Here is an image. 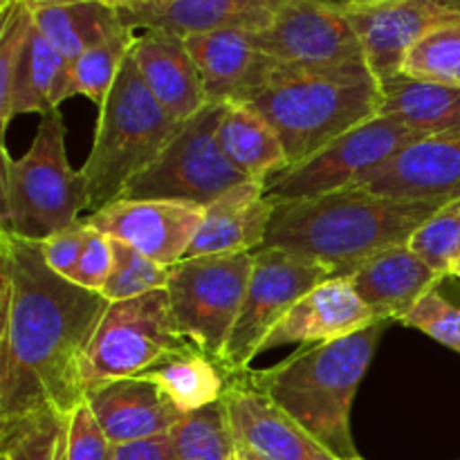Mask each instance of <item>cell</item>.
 Wrapping results in <instances>:
<instances>
[{"instance_id":"40","label":"cell","mask_w":460,"mask_h":460,"mask_svg":"<svg viewBox=\"0 0 460 460\" xmlns=\"http://www.w3.org/2000/svg\"><path fill=\"white\" fill-rule=\"evenodd\" d=\"M314 3H322L326 7H335L340 12H355V9L373 7V4L389 3V0H314Z\"/></svg>"},{"instance_id":"8","label":"cell","mask_w":460,"mask_h":460,"mask_svg":"<svg viewBox=\"0 0 460 460\" xmlns=\"http://www.w3.org/2000/svg\"><path fill=\"white\" fill-rule=\"evenodd\" d=\"M225 106L227 103H209L184 121L173 142L124 189L119 200H173L209 207L247 182L218 144Z\"/></svg>"},{"instance_id":"41","label":"cell","mask_w":460,"mask_h":460,"mask_svg":"<svg viewBox=\"0 0 460 460\" xmlns=\"http://www.w3.org/2000/svg\"><path fill=\"white\" fill-rule=\"evenodd\" d=\"M106 3L121 7V4H144V3H164V0H106Z\"/></svg>"},{"instance_id":"20","label":"cell","mask_w":460,"mask_h":460,"mask_svg":"<svg viewBox=\"0 0 460 460\" xmlns=\"http://www.w3.org/2000/svg\"><path fill=\"white\" fill-rule=\"evenodd\" d=\"M111 445L169 434L184 418L173 400L144 376L108 382L85 394Z\"/></svg>"},{"instance_id":"22","label":"cell","mask_w":460,"mask_h":460,"mask_svg":"<svg viewBox=\"0 0 460 460\" xmlns=\"http://www.w3.org/2000/svg\"><path fill=\"white\" fill-rule=\"evenodd\" d=\"M272 216L274 202L265 196L263 182L247 180L205 207V218L184 259L259 252Z\"/></svg>"},{"instance_id":"32","label":"cell","mask_w":460,"mask_h":460,"mask_svg":"<svg viewBox=\"0 0 460 460\" xmlns=\"http://www.w3.org/2000/svg\"><path fill=\"white\" fill-rule=\"evenodd\" d=\"M400 75L431 84L460 85V22L422 36L404 54Z\"/></svg>"},{"instance_id":"9","label":"cell","mask_w":460,"mask_h":460,"mask_svg":"<svg viewBox=\"0 0 460 460\" xmlns=\"http://www.w3.org/2000/svg\"><path fill=\"white\" fill-rule=\"evenodd\" d=\"M254 270V252L182 259L171 268L175 331L214 359H223Z\"/></svg>"},{"instance_id":"11","label":"cell","mask_w":460,"mask_h":460,"mask_svg":"<svg viewBox=\"0 0 460 460\" xmlns=\"http://www.w3.org/2000/svg\"><path fill=\"white\" fill-rule=\"evenodd\" d=\"M328 279H332L331 270L310 259L283 250L254 252V270L245 301L220 359L227 376L247 371L252 359L259 358L261 344L295 308L296 301Z\"/></svg>"},{"instance_id":"29","label":"cell","mask_w":460,"mask_h":460,"mask_svg":"<svg viewBox=\"0 0 460 460\" xmlns=\"http://www.w3.org/2000/svg\"><path fill=\"white\" fill-rule=\"evenodd\" d=\"M169 434L180 460H241V445L225 400L184 413Z\"/></svg>"},{"instance_id":"34","label":"cell","mask_w":460,"mask_h":460,"mask_svg":"<svg viewBox=\"0 0 460 460\" xmlns=\"http://www.w3.org/2000/svg\"><path fill=\"white\" fill-rule=\"evenodd\" d=\"M409 247L436 272L449 277L460 261V200L440 209L411 236Z\"/></svg>"},{"instance_id":"39","label":"cell","mask_w":460,"mask_h":460,"mask_svg":"<svg viewBox=\"0 0 460 460\" xmlns=\"http://www.w3.org/2000/svg\"><path fill=\"white\" fill-rule=\"evenodd\" d=\"M108 460H180V456L171 434H162L135 443L112 445Z\"/></svg>"},{"instance_id":"31","label":"cell","mask_w":460,"mask_h":460,"mask_svg":"<svg viewBox=\"0 0 460 460\" xmlns=\"http://www.w3.org/2000/svg\"><path fill=\"white\" fill-rule=\"evenodd\" d=\"M70 416L45 409L22 420L0 425L3 460H67Z\"/></svg>"},{"instance_id":"26","label":"cell","mask_w":460,"mask_h":460,"mask_svg":"<svg viewBox=\"0 0 460 460\" xmlns=\"http://www.w3.org/2000/svg\"><path fill=\"white\" fill-rule=\"evenodd\" d=\"M218 144L227 160L252 182H263L288 169L277 130L252 103H227L218 126Z\"/></svg>"},{"instance_id":"5","label":"cell","mask_w":460,"mask_h":460,"mask_svg":"<svg viewBox=\"0 0 460 460\" xmlns=\"http://www.w3.org/2000/svg\"><path fill=\"white\" fill-rule=\"evenodd\" d=\"M180 128L182 124L171 119L155 102L128 54L99 108L93 148L81 166L88 182L90 214L119 200L124 189L162 155Z\"/></svg>"},{"instance_id":"6","label":"cell","mask_w":460,"mask_h":460,"mask_svg":"<svg viewBox=\"0 0 460 460\" xmlns=\"http://www.w3.org/2000/svg\"><path fill=\"white\" fill-rule=\"evenodd\" d=\"M66 133L61 111L54 108L40 115L25 155L13 160L3 148L0 229L40 243L90 211L88 182L67 162Z\"/></svg>"},{"instance_id":"36","label":"cell","mask_w":460,"mask_h":460,"mask_svg":"<svg viewBox=\"0 0 460 460\" xmlns=\"http://www.w3.org/2000/svg\"><path fill=\"white\" fill-rule=\"evenodd\" d=\"M112 265H115L112 238L90 227L79 261H76L75 270H72L67 279L76 283V286L85 288V290L102 292L108 277H111Z\"/></svg>"},{"instance_id":"42","label":"cell","mask_w":460,"mask_h":460,"mask_svg":"<svg viewBox=\"0 0 460 460\" xmlns=\"http://www.w3.org/2000/svg\"><path fill=\"white\" fill-rule=\"evenodd\" d=\"M241 460H263V458H259V456H256V454H252L250 449H243L241 447Z\"/></svg>"},{"instance_id":"17","label":"cell","mask_w":460,"mask_h":460,"mask_svg":"<svg viewBox=\"0 0 460 460\" xmlns=\"http://www.w3.org/2000/svg\"><path fill=\"white\" fill-rule=\"evenodd\" d=\"M288 0H164L121 4L119 16L135 31L160 30L187 39L209 31H263Z\"/></svg>"},{"instance_id":"35","label":"cell","mask_w":460,"mask_h":460,"mask_svg":"<svg viewBox=\"0 0 460 460\" xmlns=\"http://www.w3.org/2000/svg\"><path fill=\"white\" fill-rule=\"evenodd\" d=\"M400 323L407 328L425 332L438 344L460 353V308L443 296L438 288L427 292L402 319Z\"/></svg>"},{"instance_id":"44","label":"cell","mask_w":460,"mask_h":460,"mask_svg":"<svg viewBox=\"0 0 460 460\" xmlns=\"http://www.w3.org/2000/svg\"><path fill=\"white\" fill-rule=\"evenodd\" d=\"M452 277H456L458 281H460V261H458V263L454 265V268H452Z\"/></svg>"},{"instance_id":"19","label":"cell","mask_w":460,"mask_h":460,"mask_svg":"<svg viewBox=\"0 0 460 460\" xmlns=\"http://www.w3.org/2000/svg\"><path fill=\"white\" fill-rule=\"evenodd\" d=\"M376 322L350 279L332 277L296 301L295 308L261 344L259 355L288 344H326L353 335Z\"/></svg>"},{"instance_id":"21","label":"cell","mask_w":460,"mask_h":460,"mask_svg":"<svg viewBox=\"0 0 460 460\" xmlns=\"http://www.w3.org/2000/svg\"><path fill=\"white\" fill-rule=\"evenodd\" d=\"M130 54L144 84L173 121L184 124L209 106L200 72L184 39L169 31L144 30L137 31Z\"/></svg>"},{"instance_id":"14","label":"cell","mask_w":460,"mask_h":460,"mask_svg":"<svg viewBox=\"0 0 460 460\" xmlns=\"http://www.w3.org/2000/svg\"><path fill=\"white\" fill-rule=\"evenodd\" d=\"M377 81L400 75L404 54L438 27L460 22V0H389L346 12Z\"/></svg>"},{"instance_id":"28","label":"cell","mask_w":460,"mask_h":460,"mask_svg":"<svg viewBox=\"0 0 460 460\" xmlns=\"http://www.w3.org/2000/svg\"><path fill=\"white\" fill-rule=\"evenodd\" d=\"M63 84H66V63L34 22L13 81L12 102L0 119L3 135L16 115H27V112L45 115L61 106Z\"/></svg>"},{"instance_id":"4","label":"cell","mask_w":460,"mask_h":460,"mask_svg":"<svg viewBox=\"0 0 460 460\" xmlns=\"http://www.w3.org/2000/svg\"><path fill=\"white\" fill-rule=\"evenodd\" d=\"M380 81L367 63L344 67L279 66L252 106L281 139L288 166L380 115Z\"/></svg>"},{"instance_id":"30","label":"cell","mask_w":460,"mask_h":460,"mask_svg":"<svg viewBox=\"0 0 460 460\" xmlns=\"http://www.w3.org/2000/svg\"><path fill=\"white\" fill-rule=\"evenodd\" d=\"M137 31L124 27L103 43L94 45L88 52L81 54L75 61V66L67 70L66 85H63V102L75 94H84L90 102L97 103L99 108L111 94L130 49H133Z\"/></svg>"},{"instance_id":"18","label":"cell","mask_w":460,"mask_h":460,"mask_svg":"<svg viewBox=\"0 0 460 460\" xmlns=\"http://www.w3.org/2000/svg\"><path fill=\"white\" fill-rule=\"evenodd\" d=\"M234 434L243 449L263 460H340L295 420L279 411L263 394L247 385L243 373L229 377L225 391Z\"/></svg>"},{"instance_id":"38","label":"cell","mask_w":460,"mask_h":460,"mask_svg":"<svg viewBox=\"0 0 460 460\" xmlns=\"http://www.w3.org/2000/svg\"><path fill=\"white\" fill-rule=\"evenodd\" d=\"M90 232V225L84 220H76L75 225H70L67 229L52 234L49 238L40 241L43 245V256L45 263L54 270L61 277H70V272L75 270L76 261H79L81 250H84L85 236Z\"/></svg>"},{"instance_id":"23","label":"cell","mask_w":460,"mask_h":460,"mask_svg":"<svg viewBox=\"0 0 460 460\" xmlns=\"http://www.w3.org/2000/svg\"><path fill=\"white\" fill-rule=\"evenodd\" d=\"M359 299L377 322H400L427 292L436 290L445 274L436 272L407 245L391 247L349 274Z\"/></svg>"},{"instance_id":"33","label":"cell","mask_w":460,"mask_h":460,"mask_svg":"<svg viewBox=\"0 0 460 460\" xmlns=\"http://www.w3.org/2000/svg\"><path fill=\"white\" fill-rule=\"evenodd\" d=\"M112 250H115V265L103 286L102 295L108 301H126L135 296L148 295L155 290H166L171 277V268L155 263L135 247L112 238Z\"/></svg>"},{"instance_id":"7","label":"cell","mask_w":460,"mask_h":460,"mask_svg":"<svg viewBox=\"0 0 460 460\" xmlns=\"http://www.w3.org/2000/svg\"><path fill=\"white\" fill-rule=\"evenodd\" d=\"M184 344L189 341L175 331L166 290L112 301L81 358L84 398L108 382L142 376Z\"/></svg>"},{"instance_id":"13","label":"cell","mask_w":460,"mask_h":460,"mask_svg":"<svg viewBox=\"0 0 460 460\" xmlns=\"http://www.w3.org/2000/svg\"><path fill=\"white\" fill-rule=\"evenodd\" d=\"M205 218V207L173 200H115L85 216L97 232L126 243L164 268L187 256Z\"/></svg>"},{"instance_id":"15","label":"cell","mask_w":460,"mask_h":460,"mask_svg":"<svg viewBox=\"0 0 460 460\" xmlns=\"http://www.w3.org/2000/svg\"><path fill=\"white\" fill-rule=\"evenodd\" d=\"M407 202L460 200V133L429 135L409 144L355 187Z\"/></svg>"},{"instance_id":"1","label":"cell","mask_w":460,"mask_h":460,"mask_svg":"<svg viewBox=\"0 0 460 460\" xmlns=\"http://www.w3.org/2000/svg\"><path fill=\"white\" fill-rule=\"evenodd\" d=\"M108 305L54 272L39 241L0 229V425L84 402L79 364Z\"/></svg>"},{"instance_id":"43","label":"cell","mask_w":460,"mask_h":460,"mask_svg":"<svg viewBox=\"0 0 460 460\" xmlns=\"http://www.w3.org/2000/svg\"><path fill=\"white\" fill-rule=\"evenodd\" d=\"M25 4H30V7H39V4H45V3H57V0H22Z\"/></svg>"},{"instance_id":"3","label":"cell","mask_w":460,"mask_h":460,"mask_svg":"<svg viewBox=\"0 0 460 460\" xmlns=\"http://www.w3.org/2000/svg\"><path fill=\"white\" fill-rule=\"evenodd\" d=\"M389 326L376 322L341 340L296 350L263 371L247 368L243 377L332 456L364 460L350 431V409Z\"/></svg>"},{"instance_id":"16","label":"cell","mask_w":460,"mask_h":460,"mask_svg":"<svg viewBox=\"0 0 460 460\" xmlns=\"http://www.w3.org/2000/svg\"><path fill=\"white\" fill-rule=\"evenodd\" d=\"M209 103H252L277 72L279 63L261 52L250 31L223 30L184 39Z\"/></svg>"},{"instance_id":"12","label":"cell","mask_w":460,"mask_h":460,"mask_svg":"<svg viewBox=\"0 0 460 460\" xmlns=\"http://www.w3.org/2000/svg\"><path fill=\"white\" fill-rule=\"evenodd\" d=\"M250 36L279 66L317 70L367 63L362 40L346 12L314 0H288L272 25Z\"/></svg>"},{"instance_id":"27","label":"cell","mask_w":460,"mask_h":460,"mask_svg":"<svg viewBox=\"0 0 460 460\" xmlns=\"http://www.w3.org/2000/svg\"><path fill=\"white\" fill-rule=\"evenodd\" d=\"M142 376L155 382L182 413L198 411L223 400L229 385L223 364L193 344H184L180 350L166 355Z\"/></svg>"},{"instance_id":"25","label":"cell","mask_w":460,"mask_h":460,"mask_svg":"<svg viewBox=\"0 0 460 460\" xmlns=\"http://www.w3.org/2000/svg\"><path fill=\"white\" fill-rule=\"evenodd\" d=\"M380 115L429 135L460 133V85L431 84L395 75L380 81Z\"/></svg>"},{"instance_id":"24","label":"cell","mask_w":460,"mask_h":460,"mask_svg":"<svg viewBox=\"0 0 460 460\" xmlns=\"http://www.w3.org/2000/svg\"><path fill=\"white\" fill-rule=\"evenodd\" d=\"M31 13L36 27L61 54L66 63V76L81 54L126 27L121 22L119 9L106 0H57V3L31 7Z\"/></svg>"},{"instance_id":"37","label":"cell","mask_w":460,"mask_h":460,"mask_svg":"<svg viewBox=\"0 0 460 460\" xmlns=\"http://www.w3.org/2000/svg\"><path fill=\"white\" fill-rule=\"evenodd\" d=\"M111 440L103 434L102 425L94 418L90 404L81 402L70 413L67 429V460H108L111 458Z\"/></svg>"},{"instance_id":"2","label":"cell","mask_w":460,"mask_h":460,"mask_svg":"<svg viewBox=\"0 0 460 460\" xmlns=\"http://www.w3.org/2000/svg\"><path fill=\"white\" fill-rule=\"evenodd\" d=\"M443 205L407 202L344 189L310 200L274 205L272 223L261 250H283L349 277L373 256L407 245L413 234Z\"/></svg>"},{"instance_id":"10","label":"cell","mask_w":460,"mask_h":460,"mask_svg":"<svg viewBox=\"0 0 460 460\" xmlns=\"http://www.w3.org/2000/svg\"><path fill=\"white\" fill-rule=\"evenodd\" d=\"M418 139H425V135L391 117L377 115L326 144L308 160L265 180V196L274 205H281L344 191Z\"/></svg>"}]
</instances>
